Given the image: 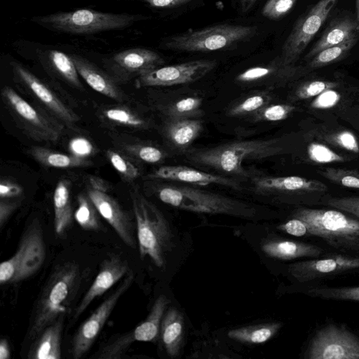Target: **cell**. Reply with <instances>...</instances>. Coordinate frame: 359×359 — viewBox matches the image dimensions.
Masks as SVG:
<instances>
[{
	"label": "cell",
	"instance_id": "ac0fdd59",
	"mask_svg": "<svg viewBox=\"0 0 359 359\" xmlns=\"http://www.w3.org/2000/svg\"><path fill=\"white\" fill-rule=\"evenodd\" d=\"M145 179L184 182L198 186L218 184L236 190L241 189V184L236 180L184 165L160 166L149 173Z\"/></svg>",
	"mask_w": 359,
	"mask_h": 359
},
{
	"label": "cell",
	"instance_id": "816d5d0a",
	"mask_svg": "<svg viewBox=\"0 0 359 359\" xmlns=\"http://www.w3.org/2000/svg\"><path fill=\"white\" fill-rule=\"evenodd\" d=\"M333 142L351 152L359 153V144L355 136L350 131L344 130L330 137Z\"/></svg>",
	"mask_w": 359,
	"mask_h": 359
},
{
	"label": "cell",
	"instance_id": "60d3db41",
	"mask_svg": "<svg viewBox=\"0 0 359 359\" xmlns=\"http://www.w3.org/2000/svg\"><path fill=\"white\" fill-rule=\"evenodd\" d=\"M295 107L288 104H269L251 116L254 122H275L285 120Z\"/></svg>",
	"mask_w": 359,
	"mask_h": 359
},
{
	"label": "cell",
	"instance_id": "ab89813d",
	"mask_svg": "<svg viewBox=\"0 0 359 359\" xmlns=\"http://www.w3.org/2000/svg\"><path fill=\"white\" fill-rule=\"evenodd\" d=\"M306 293L323 299L347 300L359 302V285L353 287H316Z\"/></svg>",
	"mask_w": 359,
	"mask_h": 359
},
{
	"label": "cell",
	"instance_id": "ba28073f",
	"mask_svg": "<svg viewBox=\"0 0 359 359\" xmlns=\"http://www.w3.org/2000/svg\"><path fill=\"white\" fill-rule=\"evenodd\" d=\"M1 97L16 125L32 140L54 143L62 135L65 126L60 121L37 105H32L11 87L2 88Z\"/></svg>",
	"mask_w": 359,
	"mask_h": 359
},
{
	"label": "cell",
	"instance_id": "d6986e66",
	"mask_svg": "<svg viewBox=\"0 0 359 359\" xmlns=\"http://www.w3.org/2000/svg\"><path fill=\"white\" fill-rule=\"evenodd\" d=\"M128 262L117 255L104 259L99 272L74 312V319L79 317L92 302L102 295L130 271Z\"/></svg>",
	"mask_w": 359,
	"mask_h": 359
},
{
	"label": "cell",
	"instance_id": "1f68e13d",
	"mask_svg": "<svg viewBox=\"0 0 359 359\" xmlns=\"http://www.w3.org/2000/svg\"><path fill=\"white\" fill-rule=\"evenodd\" d=\"M70 182L60 180L54 191V227L58 236L63 235L72 224L73 210L70 200Z\"/></svg>",
	"mask_w": 359,
	"mask_h": 359
},
{
	"label": "cell",
	"instance_id": "d6a6232c",
	"mask_svg": "<svg viewBox=\"0 0 359 359\" xmlns=\"http://www.w3.org/2000/svg\"><path fill=\"white\" fill-rule=\"evenodd\" d=\"M281 327L282 324L277 322L261 323L233 329L227 335L242 343L259 344L270 340Z\"/></svg>",
	"mask_w": 359,
	"mask_h": 359
},
{
	"label": "cell",
	"instance_id": "ffe728a7",
	"mask_svg": "<svg viewBox=\"0 0 359 359\" xmlns=\"http://www.w3.org/2000/svg\"><path fill=\"white\" fill-rule=\"evenodd\" d=\"M254 189L260 194L302 195L320 194L327 190L320 181L299 176L253 177Z\"/></svg>",
	"mask_w": 359,
	"mask_h": 359
},
{
	"label": "cell",
	"instance_id": "8d00e7d4",
	"mask_svg": "<svg viewBox=\"0 0 359 359\" xmlns=\"http://www.w3.org/2000/svg\"><path fill=\"white\" fill-rule=\"evenodd\" d=\"M48 59L52 69L65 81L77 89H83L79 74L70 55L52 50L48 52Z\"/></svg>",
	"mask_w": 359,
	"mask_h": 359
},
{
	"label": "cell",
	"instance_id": "681fc988",
	"mask_svg": "<svg viewBox=\"0 0 359 359\" xmlns=\"http://www.w3.org/2000/svg\"><path fill=\"white\" fill-rule=\"evenodd\" d=\"M23 188L13 179L2 177L0 181L1 199L22 198Z\"/></svg>",
	"mask_w": 359,
	"mask_h": 359
},
{
	"label": "cell",
	"instance_id": "484cf974",
	"mask_svg": "<svg viewBox=\"0 0 359 359\" xmlns=\"http://www.w3.org/2000/svg\"><path fill=\"white\" fill-rule=\"evenodd\" d=\"M356 36H359V27L355 18L348 14L337 16L330 22L320 38L305 55L304 60L309 61L321 50Z\"/></svg>",
	"mask_w": 359,
	"mask_h": 359
},
{
	"label": "cell",
	"instance_id": "6f0895ef",
	"mask_svg": "<svg viewBox=\"0 0 359 359\" xmlns=\"http://www.w3.org/2000/svg\"><path fill=\"white\" fill-rule=\"evenodd\" d=\"M88 183V187L104 192H108L111 189V185L108 182L96 176H90Z\"/></svg>",
	"mask_w": 359,
	"mask_h": 359
},
{
	"label": "cell",
	"instance_id": "e0dca14e",
	"mask_svg": "<svg viewBox=\"0 0 359 359\" xmlns=\"http://www.w3.org/2000/svg\"><path fill=\"white\" fill-rule=\"evenodd\" d=\"M86 194L99 214L111 226L122 241L130 248H135L130 214L123 210L107 192L88 187Z\"/></svg>",
	"mask_w": 359,
	"mask_h": 359
},
{
	"label": "cell",
	"instance_id": "7402d4cb",
	"mask_svg": "<svg viewBox=\"0 0 359 359\" xmlns=\"http://www.w3.org/2000/svg\"><path fill=\"white\" fill-rule=\"evenodd\" d=\"M96 116L109 131H117L118 129L146 130L153 126L151 119L124 102L102 105L97 108Z\"/></svg>",
	"mask_w": 359,
	"mask_h": 359
},
{
	"label": "cell",
	"instance_id": "5bb4252c",
	"mask_svg": "<svg viewBox=\"0 0 359 359\" xmlns=\"http://www.w3.org/2000/svg\"><path fill=\"white\" fill-rule=\"evenodd\" d=\"M163 58L147 48H134L118 52L104 62L107 72L118 84L126 83L141 74L161 67Z\"/></svg>",
	"mask_w": 359,
	"mask_h": 359
},
{
	"label": "cell",
	"instance_id": "f1b7e54d",
	"mask_svg": "<svg viewBox=\"0 0 359 359\" xmlns=\"http://www.w3.org/2000/svg\"><path fill=\"white\" fill-rule=\"evenodd\" d=\"M184 318L179 310L170 307L166 310L161 325L160 337L167 354L178 355L184 337Z\"/></svg>",
	"mask_w": 359,
	"mask_h": 359
},
{
	"label": "cell",
	"instance_id": "5b68a950",
	"mask_svg": "<svg viewBox=\"0 0 359 359\" xmlns=\"http://www.w3.org/2000/svg\"><path fill=\"white\" fill-rule=\"evenodd\" d=\"M292 217L304 221L309 236L318 237L328 245L342 251L359 252V219L339 210L301 208Z\"/></svg>",
	"mask_w": 359,
	"mask_h": 359
},
{
	"label": "cell",
	"instance_id": "83f0119b",
	"mask_svg": "<svg viewBox=\"0 0 359 359\" xmlns=\"http://www.w3.org/2000/svg\"><path fill=\"white\" fill-rule=\"evenodd\" d=\"M261 248L269 257L283 260L316 258L323 253V250L318 245L290 240L269 241Z\"/></svg>",
	"mask_w": 359,
	"mask_h": 359
},
{
	"label": "cell",
	"instance_id": "8fae6325",
	"mask_svg": "<svg viewBox=\"0 0 359 359\" xmlns=\"http://www.w3.org/2000/svg\"><path fill=\"white\" fill-rule=\"evenodd\" d=\"M306 357L309 359H359V337L344 325H327L312 337Z\"/></svg>",
	"mask_w": 359,
	"mask_h": 359
},
{
	"label": "cell",
	"instance_id": "91938a15",
	"mask_svg": "<svg viewBox=\"0 0 359 359\" xmlns=\"http://www.w3.org/2000/svg\"><path fill=\"white\" fill-rule=\"evenodd\" d=\"M257 1V0H240V6L242 13H248Z\"/></svg>",
	"mask_w": 359,
	"mask_h": 359
},
{
	"label": "cell",
	"instance_id": "d4e9b609",
	"mask_svg": "<svg viewBox=\"0 0 359 359\" xmlns=\"http://www.w3.org/2000/svg\"><path fill=\"white\" fill-rule=\"evenodd\" d=\"M203 129L198 118H166L161 133L165 143L172 150L184 154L201 135Z\"/></svg>",
	"mask_w": 359,
	"mask_h": 359
},
{
	"label": "cell",
	"instance_id": "277c9868",
	"mask_svg": "<svg viewBox=\"0 0 359 359\" xmlns=\"http://www.w3.org/2000/svg\"><path fill=\"white\" fill-rule=\"evenodd\" d=\"M135 219L137 238L142 259L149 257L158 267L165 263L172 234L170 225L160 210L141 193L138 187L130 190Z\"/></svg>",
	"mask_w": 359,
	"mask_h": 359
},
{
	"label": "cell",
	"instance_id": "11a10c76",
	"mask_svg": "<svg viewBox=\"0 0 359 359\" xmlns=\"http://www.w3.org/2000/svg\"><path fill=\"white\" fill-rule=\"evenodd\" d=\"M22 198H0V227L2 228L12 213L20 205Z\"/></svg>",
	"mask_w": 359,
	"mask_h": 359
},
{
	"label": "cell",
	"instance_id": "e575fe53",
	"mask_svg": "<svg viewBox=\"0 0 359 359\" xmlns=\"http://www.w3.org/2000/svg\"><path fill=\"white\" fill-rule=\"evenodd\" d=\"M272 96L266 91H256L234 103L226 110V115L231 117L252 116L261 109L269 104Z\"/></svg>",
	"mask_w": 359,
	"mask_h": 359
},
{
	"label": "cell",
	"instance_id": "c3c4849f",
	"mask_svg": "<svg viewBox=\"0 0 359 359\" xmlns=\"http://www.w3.org/2000/svg\"><path fill=\"white\" fill-rule=\"evenodd\" d=\"M326 204L359 219V196L332 197L326 201Z\"/></svg>",
	"mask_w": 359,
	"mask_h": 359
},
{
	"label": "cell",
	"instance_id": "52a82bcc",
	"mask_svg": "<svg viewBox=\"0 0 359 359\" xmlns=\"http://www.w3.org/2000/svg\"><path fill=\"white\" fill-rule=\"evenodd\" d=\"M257 32L258 27L255 25H217L172 36L161 46L179 52H211L248 40Z\"/></svg>",
	"mask_w": 359,
	"mask_h": 359
},
{
	"label": "cell",
	"instance_id": "f6af8a7d",
	"mask_svg": "<svg viewBox=\"0 0 359 359\" xmlns=\"http://www.w3.org/2000/svg\"><path fill=\"white\" fill-rule=\"evenodd\" d=\"M130 332H127L108 343L98 353L99 358H118L121 356L133 342Z\"/></svg>",
	"mask_w": 359,
	"mask_h": 359
},
{
	"label": "cell",
	"instance_id": "cb8c5ba5",
	"mask_svg": "<svg viewBox=\"0 0 359 359\" xmlns=\"http://www.w3.org/2000/svg\"><path fill=\"white\" fill-rule=\"evenodd\" d=\"M70 57L79 76L94 90L117 102L123 103L128 100V95L107 71L80 55H70Z\"/></svg>",
	"mask_w": 359,
	"mask_h": 359
},
{
	"label": "cell",
	"instance_id": "4dcf8cb0",
	"mask_svg": "<svg viewBox=\"0 0 359 359\" xmlns=\"http://www.w3.org/2000/svg\"><path fill=\"white\" fill-rule=\"evenodd\" d=\"M27 154L37 163L47 168H74L93 165V162L87 158L60 153L41 146L28 148Z\"/></svg>",
	"mask_w": 359,
	"mask_h": 359
},
{
	"label": "cell",
	"instance_id": "74e56055",
	"mask_svg": "<svg viewBox=\"0 0 359 359\" xmlns=\"http://www.w3.org/2000/svg\"><path fill=\"white\" fill-rule=\"evenodd\" d=\"M358 40L359 36H356L339 45L321 50L308 61L306 68L308 70L320 68L342 60Z\"/></svg>",
	"mask_w": 359,
	"mask_h": 359
},
{
	"label": "cell",
	"instance_id": "9a60e30c",
	"mask_svg": "<svg viewBox=\"0 0 359 359\" xmlns=\"http://www.w3.org/2000/svg\"><path fill=\"white\" fill-rule=\"evenodd\" d=\"M291 264L290 276L299 283L314 281L359 269V256L334 255Z\"/></svg>",
	"mask_w": 359,
	"mask_h": 359
},
{
	"label": "cell",
	"instance_id": "4fadbf2b",
	"mask_svg": "<svg viewBox=\"0 0 359 359\" xmlns=\"http://www.w3.org/2000/svg\"><path fill=\"white\" fill-rule=\"evenodd\" d=\"M217 66L214 60H197L180 64L159 67L135 79L137 88L163 87L196 82Z\"/></svg>",
	"mask_w": 359,
	"mask_h": 359
},
{
	"label": "cell",
	"instance_id": "ee69618b",
	"mask_svg": "<svg viewBox=\"0 0 359 359\" xmlns=\"http://www.w3.org/2000/svg\"><path fill=\"white\" fill-rule=\"evenodd\" d=\"M338 83L332 81L315 80L300 85L294 91L295 100H305L317 96L323 92L333 89Z\"/></svg>",
	"mask_w": 359,
	"mask_h": 359
},
{
	"label": "cell",
	"instance_id": "44dd1931",
	"mask_svg": "<svg viewBox=\"0 0 359 359\" xmlns=\"http://www.w3.org/2000/svg\"><path fill=\"white\" fill-rule=\"evenodd\" d=\"M109 135L114 148L140 164L161 163L168 156L164 149L151 142L118 131H110Z\"/></svg>",
	"mask_w": 359,
	"mask_h": 359
},
{
	"label": "cell",
	"instance_id": "7bdbcfd3",
	"mask_svg": "<svg viewBox=\"0 0 359 359\" xmlns=\"http://www.w3.org/2000/svg\"><path fill=\"white\" fill-rule=\"evenodd\" d=\"M24 252V242L21 239L17 250L8 259L0 264V283H13L20 269Z\"/></svg>",
	"mask_w": 359,
	"mask_h": 359
},
{
	"label": "cell",
	"instance_id": "30bf717a",
	"mask_svg": "<svg viewBox=\"0 0 359 359\" xmlns=\"http://www.w3.org/2000/svg\"><path fill=\"white\" fill-rule=\"evenodd\" d=\"M16 82L40 108L60 121L65 127L74 129L80 118L45 83L18 62H12Z\"/></svg>",
	"mask_w": 359,
	"mask_h": 359
},
{
	"label": "cell",
	"instance_id": "f35d334b",
	"mask_svg": "<svg viewBox=\"0 0 359 359\" xmlns=\"http://www.w3.org/2000/svg\"><path fill=\"white\" fill-rule=\"evenodd\" d=\"M78 207L74 218L86 231H97L101 229L99 212L87 194H80L77 197Z\"/></svg>",
	"mask_w": 359,
	"mask_h": 359
},
{
	"label": "cell",
	"instance_id": "3957f363",
	"mask_svg": "<svg viewBox=\"0 0 359 359\" xmlns=\"http://www.w3.org/2000/svg\"><path fill=\"white\" fill-rule=\"evenodd\" d=\"M154 188L156 196L163 203L189 212L248 219L257 212L249 203L191 186L161 184Z\"/></svg>",
	"mask_w": 359,
	"mask_h": 359
},
{
	"label": "cell",
	"instance_id": "2e32d148",
	"mask_svg": "<svg viewBox=\"0 0 359 359\" xmlns=\"http://www.w3.org/2000/svg\"><path fill=\"white\" fill-rule=\"evenodd\" d=\"M307 71L306 67L284 64L279 56L266 65L252 67L241 72L235 81L243 86L271 89L304 75Z\"/></svg>",
	"mask_w": 359,
	"mask_h": 359
},
{
	"label": "cell",
	"instance_id": "836d02e7",
	"mask_svg": "<svg viewBox=\"0 0 359 359\" xmlns=\"http://www.w3.org/2000/svg\"><path fill=\"white\" fill-rule=\"evenodd\" d=\"M156 105L165 118H199L203 114V98L198 96L182 97L168 104Z\"/></svg>",
	"mask_w": 359,
	"mask_h": 359
},
{
	"label": "cell",
	"instance_id": "6da1fadb",
	"mask_svg": "<svg viewBox=\"0 0 359 359\" xmlns=\"http://www.w3.org/2000/svg\"><path fill=\"white\" fill-rule=\"evenodd\" d=\"M283 151L280 140L270 139L238 140L209 148L189 149L184 154L191 164L246 179L250 174L243 166L245 161L262 160Z\"/></svg>",
	"mask_w": 359,
	"mask_h": 359
},
{
	"label": "cell",
	"instance_id": "d590c367",
	"mask_svg": "<svg viewBox=\"0 0 359 359\" xmlns=\"http://www.w3.org/2000/svg\"><path fill=\"white\" fill-rule=\"evenodd\" d=\"M106 156L116 170L123 182L133 183L142 173V164H140L115 148H109L105 151Z\"/></svg>",
	"mask_w": 359,
	"mask_h": 359
},
{
	"label": "cell",
	"instance_id": "7dc6e473",
	"mask_svg": "<svg viewBox=\"0 0 359 359\" xmlns=\"http://www.w3.org/2000/svg\"><path fill=\"white\" fill-rule=\"evenodd\" d=\"M308 155L311 161L318 163H330L345 161L344 157L319 143H311L309 146Z\"/></svg>",
	"mask_w": 359,
	"mask_h": 359
},
{
	"label": "cell",
	"instance_id": "db71d44e",
	"mask_svg": "<svg viewBox=\"0 0 359 359\" xmlns=\"http://www.w3.org/2000/svg\"><path fill=\"white\" fill-rule=\"evenodd\" d=\"M339 99L340 95L337 92L329 89L318 95L311 106L314 109H328L334 107Z\"/></svg>",
	"mask_w": 359,
	"mask_h": 359
},
{
	"label": "cell",
	"instance_id": "9c48e42d",
	"mask_svg": "<svg viewBox=\"0 0 359 359\" xmlns=\"http://www.w3.org/2000/svg\"><path fill=\"white\" fill-rule=\"evenodd\" d=\"M338 0H319L301 16L285 41L280 58L285 65H294L319 31Z\"/></svg>",
	"mask_w": 359,
	"mask_h": 359
},
{
	"label": "cell",
	"instance_id": "94428289",
	"mask_svg": "<svg viewBox=\"0 0 359 359\" xmlns=\"http://www.w3.org/2000/svg\"><path fill=\"white\" fill-rule=\"evenodd\" d=\"M356 17L355 20L359 27V0H355Z\"/></svg>",
	"mask_w": 359,
	"mask_h": 359
},
{
	"label": "cell",
	"instance_id": "603a6c76",
	"mask_svg": "<svg viewBox=\"0 0 359 359\" xmlns=\"http://www.w3.org/2000/svg\"><path fill=\"white\" fill-rule=\"evenodd\" d=\"M21 239L24 242L23 257L13 283L24 280L34 274L41 267L46 258L42 227L37 219L32 221Z\"/></svg>",
	"mask_w": 359,
	"mask_h": 359
},
{
	"label": "cell",
	"instance_id": "680465c9",
	"mask_svg": "<svg viewBox=\"0 0 359 359\" xmlns=\"http://www.w3.org/2000/svg\"><path fill=\"white\" fill-rule=\"evenodd\" d=\"M11 358V350L8 341L6 338L0 341V359H9Z\"/></svg>",
	"mask_w": 359,
	"mask_h": 359
},
{
	"label": "cell",
	"instance_id": "b9f144b4",
	"mask_svg": "<svg viewBox=\"0 0 359 359\" xmlns=\"http://www.w3.org/2000/svg\"><path fill=\"white\" fill-rule=\"evenodd\" d=\"M320 174L333 183L359 189V172L353 170L327 168L320 171Z\"/></svg>",
	"mask_w": 359,
	"mask_h": 359
},
{
	"label": "cell",
	"instance_id": "4316f807",
	"mask_svg": "<svg viewBox=\"0 0 359 359\" xmlns=\"http://www.w3.org/2000/svg\"><path fill=\"white\" fill-rule=\"evenodd\" d=\"M65 315L46 327L28 352L29 359L61 358V338Z\"/></svg>",
	"mask_w": 359,
	"mask_h": 359
},
{
	"label": "cell",
	"instance_id": "f546056e",
	"mask_svg": "<svg viewBox=\"0 0 359 359\" xmlns=\"http://www.w3.org/2000/svg\"><path fill=\"white\" fill-rule=\"evenodd\" d=\"M169 300L165 294L159 295L154 302L146 319L130 334L134 341H156L160 335L161 322Z\"/></svg>",
	"mask_w": 359,
	"mask_h": 359
},
{
	"label": "cell",
	"instance_id": "7a4b0ae2",
	"mask_svg": "<svg viewBox=\"0 0 359 359\" xmlns=\"http://www.w3.org/2000/svg\"><path fill=\"white\" fill-rule=\"evenodd\" d=\"M81 283L79 265L68 262L59 265L50 274L34 307L28 338L36 339L43 330L65 315Z\"/></svg>",
	"mask_w": 359,
	"mask_h": 359
},
{
	"label": "cell",
	"instance_id": "9f6ffc18",
	"mask_svg": "<svg viewBox=\"0 0 359 359\" xmlns=\"http://www.w3.org/2000/svg\"><path fill=\"white\" fill-rule=\"evenodd\" d=\"M154 8H173L191 2L192 0H144Z\"/></svg>",
	"mask_w": 359,
	"mask_h": 359
},
{
	"label": "cell",
	"instance_id": "f5cc1de1",
	"mask_svg": "<svg viewBox=\"0 0 359 359\" xmlns=\"http://www.w3.org/2000/svg\"><path fill=\"white\" fill-rule=\"evenodd\" d=\"M69 149L71 154L86 158L95 154V148L92 143L83 137H76L72 139L69 144Z\"/></svg>",
	"mask_w": 359,
	"mask_h": 359
},
{
	"label": "cell",
	"instance_id": "7c38bea8",
	"mask_svg": "<svg viewBox=\"0 0 359 359\" xmlns=\"http://www.w3.org/2000/svg\"><path fill=\"white\" fill-rule=\"evenodd\" d=\"M133 280L134 274L130 271L113 292L81 325L72 342V354L74 359L81 358L90 348L118 301Z\"/></svg>",
	"mask_w": 359,
	"mask_h": 359
},
{
	"label": "cell",
	"instance_id": "bcb514c9",
	"mask_svg": "<svg viewBox=\"0 0 359 359\" xmlns=\"http://www.w3.org/2000/svg\"><path fill=\"white\" fill-rule=\"evenodd\" d=\"M297 0H267L262 14L270 20H279L286 15L294 7Z\"/></svg>",
	"mask_w": 359,
	"mask_h": 359
},
{
	"label": "cell",
	"instance_id": "f907efd6",
	"mask_svg": "<svg viewBox=\"0 0 359 359\" xmlns=\"http://www.w3.org/2000/svg\"><path fill=\"white\" fill-rule=\"evenodd\" d=\"M277 229L290 235L301 237L309 236L307 224L301 219L292 217L287 222L279 224Z\"/></svg>",
	"mask_w": 359,
	"mask_h": 359
},
{
	"label": "cell",
	"instance_id": "8992f818",
	"mask_svg": "<svg viewBox=\"0 0 359 359\" xmlns=\"http://www.w3.org/2000/svg\"><path fill=\"white\" fill-rule=\"evenodd\" d=\"M142 16L102 13L79 9L33 18L34 22L53 30L72 34H92L104 31L125 29Z\"/></svg>",
	"mask_w": 359,
	"mask_h": 359
}]
</instances>
